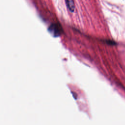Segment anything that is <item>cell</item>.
I'll return each instance as SVG.
<instances>
[{"label": "cell", "instance_id": "cell-1", "mask_svg": "<svg viewBox=\"0 0 125 125\" xmlns=\"http://www.w3.org/2000/svg\"><path fill=\"white\" fill-rule=\"evenodd\" d=\"M49 31L55 36H59L62 32V29L57 24H53L49 27Z\"/></svg>", "mask_w": 125, "mask_h": 125}, {"label": "cell", "instance_id": "cell-2", "mask_svg": "<svg viewBox=\"0 0 125 125\" xmlns=\"http://www.w3.org/2000/svg\"><path fill=\"white\" fill-rule=\"evenodd\" d=\"M66 6L69 11L73 12L75 10V3L74 0H65Z\"/></svg>", "mask_w": 125, "mask_h": 125}]
</instances>
